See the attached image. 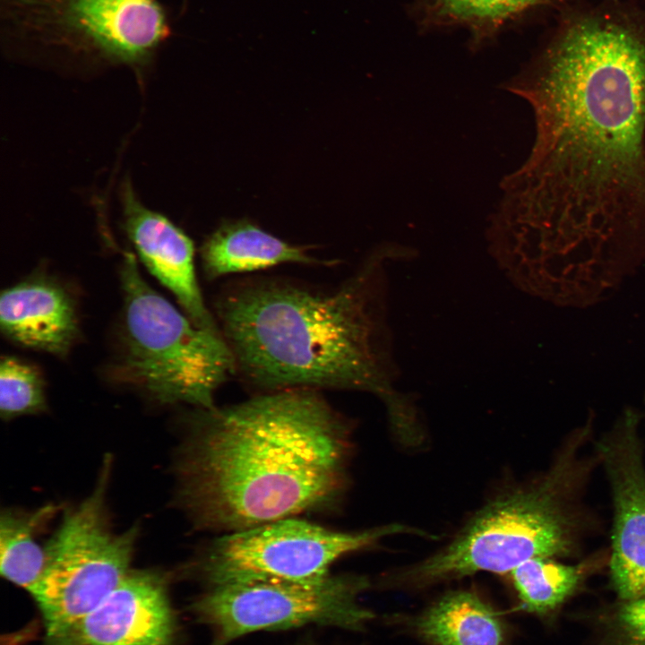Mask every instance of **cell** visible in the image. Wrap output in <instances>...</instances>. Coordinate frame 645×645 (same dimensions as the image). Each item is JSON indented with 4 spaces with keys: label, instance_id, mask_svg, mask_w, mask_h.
I'll use <instances>...</instances> for the list:
<instances>
[{
    "label": "cell",
    "instance_id": "obj_1",
    "mask_svg": "<svg viewBox=\"0 0 645 645\" xmlns=\"http://www.w3.org/2000/svg\"><path fill=\"white\" fill-rule=\"evenodd\" d=\"M520 91L537 141L519 176L514 239L564 276L624 271L645 257V37L585 18L546 49Z\"/></svg>",
    "mask_w": 645,
    "mask_h": 645
},
{
    "label": "cell",
    "instance_id": "obj_2",
    "mask_svg": "<svg viewBox=\"0 0 645 645\" xmlns=\"http://www.w3.org/2000/svg\"><path fill=\"white\" fill-rule=\"evenodd\" d=\"M350 444L348 424L314 389L200 408L180 495L200 527L228 532L330 509L347 486Z\"/></svg>",
    "mask_w": 645,
    "mask_h": 645
},
{
    "label": "cell",
    "instance_id": "obj_3",
    "mask_svg": "<svg viewBox=\"0 0 645 645\" xmlns=\"http://www.w3.org/2000/svg\"><path fill=\"white\" fill-rule=\"evenodd\" d=\"M380 258L331 288L267 276L225 287L214 311L236 374L262 392L354 390L383 400L398 368Z\"/></svg>",
    "mask_w": 645,
    "mask_h": 645
},
{
    "label": "cell",
    "instance_id": "obj_4",
    "mask_svg": "<svg viewBox=\"0 0 645 645\" xmlns=\"http://www.w3.org/2000/svg\"><path fill=\"white\" fill-rule=\"evenodd\" d=\"M573 452L565 451L538 479L494 497L443 547L396 572L391 581L424 588L481 572L509 573L530 558L567 555L577 530Z\"/></svg>",
    "mask_w": 645,
    "mask_h": 645
},
{
    "label": "cell",
    "instance_id": "obj_5",
    "mask_svg": "<svg viewBox=\"0 0 645 645\" xmlns=\"http://www.w3.org/2000/svg\"><path fill=\"white\" fill-rule=\"evenodd\" d=\"M124 258L122 348L116 377L159 403L215 407L216 391L236 374L222 335L197 327L148 285L132 254Z\"/></svg>",
    "mask_w": 645,
    "mask_h": 645
},
{
    "label": "cell",
    "instance_id": "obj_6",
    "mask_svg": "<svg viewBox=\"0 0 645 645\" xmlns=\"http://www.w3.org/2000/svg\"><path fill=\"white\" fill-rule=\"evenodd\" d=\"M368 587V580L356 574L231 581L210 585L194 610L211 628L212 645H226L257 631L310 624L360 630L374 616L359 602Z\"/></svg>",
    "mask_w": 645,
    "mask_h": 645
},
{
    "label": "cell",
    "instance_id": "obj_7",
    "mask_svg": "<svg viewBox=\"0 0 645 645\" xmlns=\"http://www.w3.org/2000/svg\"><path fill=\"white\" fill-rule=\"evenodd\" d=\"M7 36L38 46L141 64L169 27L158 0H1Z\"/></svg>",
    "mask_w": 645,
    "mask_h": 645
},
{
    "label": "cell",
    "instance_id": "obj_8",
    "mask_svg": "<svg viewBox=\"0 0 645 645\" xmlns=\"http://www.w3.org/2000/svg\"><path fill=\"white\" fill-rule=\"evenodd\" d=\"M105 482L67 511L46 546L47 564L33 592L47 637L56 635L92 611L129 573L138 529L121 534L108 526Z\"/></svg>",
    "mask_w": 645,
    "mask_h": 645
},
{
    "label": "cell",
    "instance_id": "obj_9",
    "mask_svg": "<svg viewBox=\"0 0 645 645\" xmlns=\"http://www.w3.org/2000/svg\"><path fill=\"white\" fill-rule=\"evenodd\" d=\"M398 534L425 532L399 523L361 531H338L297 519H280L228 532L206 549L201 570L210 585L282 579L311 580L330 574L340 557Z\"/></svg>",
    "mask_w": 645,
    "mask_h": 645
},
{
    "label": "cell",
    "instance_id": "obj_10",
    "mask_svg": "<svg viewBox=\"0 0 645 645\" xmlns=\"http://www.w3.org/2000/svg\"><path fill=\"white\" fill-rule=\"evenodd\" d=\"M637 425L626 411L598 444L614 503L611 579L624 601L645 595V465Z\"/></svg>",
    "mask_w": 645,
    "mask_h": 645
},
{
    "label": "cell",
    "instance_id": "obj_11",
    "mask_svg": "<svg viewBox=\"0 0 645 645\" xmlns=\"http://www.w3.org/2000/svg\"><path fill=\"white\" fill-rule=\"evenodd\" d=\"M176 617L164 578L129 572L92 611L45 645H173Z\"/></svg>",
    "mask_w": 645,
    "mask_h": 645
},
{
    "label": "cell",
    "instance_id": "obj_12",
    "mask_svg": "<svg viewBox=\"0 0 645 645\" xmlns=\"http://www.w3.org/2000/svg\"><path fill=\"white\" fill-rule=\"evenodd\" d=\"M124 208L125 229L144 265L173 293L197 327L221 334L197 282L190 237L162 214L142 206L128 186Z\"/></svg>",
    "mask_w": 645,
    "mask_h": 645
},
{
    "label": "cell",
    "instance_id": "obj_13",
    "mask_svg": "<svg viewBox=\"0 0 645 645\" xmlns=\"http://www.w3.org/2000/svg\"><path fill=\"white\" fill-rule=\"evenodd\" d=\"M0 325L13 342L61 357L79 337L73 297L60 282L43 273L3 290Z\"/></svg>",
    "mask_w": 645,
    "mask_h": 645
},
{
    "label": "cell",
    "instance_id": "obj_14",
    "mask_svg": "<svg viewBox=\"0 0 645 645\" xmlns=\"http://www.w3.org/2000/svg\"><path fill=\"white\" fill-rule=\"evenodd\" d=\"M307 250V246L285 242L249 221L238 220L221 224L203 242L200 254L204 274L212 280L282 263L324 264Z\"/></svg>",
    "mask_w": 645,
    "mask_h": 645
},
{
    "label": "cell",
    "instance_id": "obj_15",
    "mask_svg": "<svg viewBox=\"0 0 645 645\" xmlns=\"http://www.w3.org/2000/svg\"><path fill=\"white\" fill-rule=\"evenodd\" d=\"M410 624L427 645H506L507 641L499 614L471 590L444 594Z\"/></svg>",
    "mask_w": 645,
    "mask_h": 645
},
{
    "label": "cell",
    "instance_id": "obj_16",
    "mask_svg": "<svg viewBox=\"0 0 645 645\" xmlns=\"http://www.w3.org/2000/svg\"><path fill=\"white\" fill-rule=\"evenodd\" d=\"M547 0H421L420 22L430 27L459 26L481 41Z\"/></svg>",
    "mask_w": 645,
    "mask_h": 645
},
{
    "label": "cell",
    "instance_id": "obj_17",
    "mask_svg": "<svg viewBox=\"0 0 645 645\" xmlns=\"http://www.w3.org/2000/svg\"><path fill=\"white\" fill-rule=\"evenodd\" d=\"M51 510L43 508L28 516L6 512L1 516V574L31 595L38 588L47 564L46 546L38 543L35 533Z\"/></svg>",
    "mask_w": 645,
    "mask_h": 645
},
{
    "label": "cell",
    "instance_id": "obj_18",
    "mask_svg": "<svg viewBox=\"0 0 645 645\" xmlns=\"http://www.w3.org/2000/svg\"><path fill=\"white\" fill-rule=\"evenodd\" d=\"M510 576L522 607L546 614L559 606L576 589L583 570L554 557H534L513 568Z\"/></svg>",
    "mask_w": 645,
    "mask_h": 645
},
{
    "label": "cell",
    "instance_id": "obj_19",
    "mask_svg": "<svg viewBox=\"0 0 645 645\" xmlns=\"http://www.w3.org/2000/svg\"><path fill=\"white\" fill-rule=\"evenodd\" d=\"M46 408L44 378L35 365L6 355L0 363V412L4 419L37 414Z\"/></svg>",
    "mask_w": 645,
    "mask_h": 645
},
{
    "label": "cell",
    "instance_id": "obj_20",
    "mask_svg": "<svg viewBox=\"0 0 645 645\" xmlns=\"http://www.w3.org/2000/svg\"><path fill=\"white\" fill-rule=\"evenodd\" d=\"M616 626L622 645H645V595L624 601Z\"/></svg>",
    "mask_w": 645,
    "mask_h": 645
}]
</instances>
